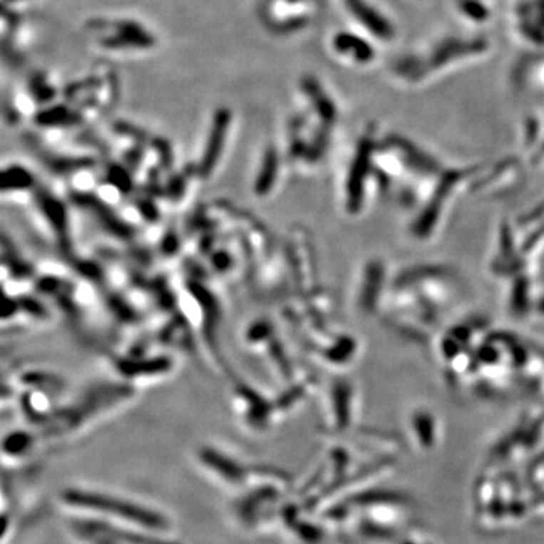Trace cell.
<instances>
[{"label":"cell","mask_w":544,"mask_h":544,"mask_svg":"<svg viewBox=\"0 0 544 544\" xmlns=\"http://www.w3.org/2000/svg\"><path fill=\"white\" fill-rule=\"evenodd\" d=\"M230 118H232V113L225 108H221L220 111H217V113H215L213 125H212L207 147L205 151V158H203V162H201V171H203L205 174L210 173L212 168L215 167V163H217V160L220 159L221 150L224 145V139H225V132L230 124Z\"/></svg>","instance_id":"obj_4"},{"label":"cell","mask_w":544,"mask_h":544,"mask_svg":"<svg viewBox=\"0 0 544 544\" xmlns=\"http://www.w3.org/2000/svg\"><path fill=\"white\" fill-rule=\"evenodd\" d=\"M102 43L111 48H147L155 44V38L135 21H118L116 23V32H113V35L106 36Z\"/></svg>","instance_id":"obj_3"},{"label":"cell","mask_w":544,"mask_h":544,"mask_svg":"<svg viewBox=\"0 0 544 544\" xmlns=\"http://www.w3.org/2000/svg\"><path fill=\"white\" fill-rule=\"evenodd\" d=\"M275 168H277V153L274 148H270L267 151V155H265V162H263L262 173L259 177V186L268 188L272 183Z\"/></svg>","instance_id":"obj_7"},{"label":"cell","mask_w":544,"mask_h":544,"mask_svg":"<svg viewBox=\"0 0 544 544\" xmlns=\"http://www.w3.org/2000/svg\"><path fill=\"white\" fill-rule=\"evenodd\" d=\"M5 2L6 4H9V2H19V0H5Z\"/></svg>","instance_id":"obj_9"},{"label":"cell","mask_w":544,"mask_h":544,"mask_svg":"<svg viewBox=\"0 0 544 544\" xmlns=\"http://www.w3.org/2000/svg\"><path fill=\"white\" fill-rule=\"evenodd\" d=\"M201 463H203L212 473L217 475L222 483L233 487H244L248 479V471L245 467L235 461L233 458L225 457V455L215 452L210 449H205L200 455Z\"/></svg>","instance_id":"obj_2"},{"label":"cell","mask_w":544,"mask_h":544,"mask_svg":"<svg viewBox=\"0 0 544 544\" xmlns=\"http://www.w3.org/2000/svg\"><path fill=\"white\" fill-rule=\"evenodd\" d=\"M29 88H31V93H32L34 98L36 100L38 103H48V102H52V100L56 96L55 88L46 81V78H44L43 74L35 73L32 78H31Z\"/></svg>","instance_id":"obj_6"},{"label":"cell","mask_w":544,"mask_h":544,"mask_svg":"<svg viewBox=\"0 0 544 544\" xmlns=\"http://www.w3.org/2000/svg\"><path fill=\"white\" fill-rule=\"evenodd\" d=\"M35 121L40 125H71L81 123V116L66 105H56L41 111Z\"/></svg>","instance_id":"obj_5"},{"label":"cell","mask_w":544,"mask_h":544,"mask_svg":"<svg viewBox=\"0 0 544 544\" xmlns=\"http://www.w3.org/2000/svg\"><path fill=\"white\" fill-rule=\"evenodd\" d=\"M61 496L68 507L116 518L120 525L123 523L156 534H163L170 528L168 518L162 513L130 499L111 495V493L73 487L62 491Z\"/></svg>","instance_id":"obj_1"},{"label":"cell","mask_w":544,"mask_h":544,"mask_svg":"<svg viewBox=\"0 0 544 544\" xmlns=\"http://www.w3.org/2000/svg\"><path fill=\"white\" fill-rule=\"evenodd\" d=\"M100 85V81L97 78H88L85 81H81V82H76V83H71L66 88V96L68 98H73V97H78L86 91H93L96 90V88Z\"/></svg>","instance_id":"obj_8"}]
</instances>
